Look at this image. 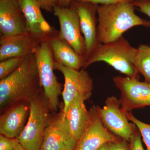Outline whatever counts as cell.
I'll list each match as a JSON object with an SVG mask.
<instances>
[{"label":"cell","instance_id":"obj_1","mask_svg":"<svg viewBox=\"0 0 150 150\" xmlns=\"http://www.w3.org/2000/svg\"><path fill=\"white\" fill-rule=\"evenodd\" d=\"M43 90L36 59L33 54L26 57L12 74L0 80L1 114L14 105L30 103Z\"/></svg>","mask_w":150,"mask_h":150},{"label":"cell","instance_id":"obj_2","mask_svg":"<svg viewBox=\"0 0 150 150\" xmlns=\"http://www.w3.org/2000/svg\"><path fill=\"white\" fill-rule=\"evenodd\" d=\"M132 4L98 5V8L97 40L107 43L117 40L132 28L142 26L150 28V21L135 13Z\"/></svg>","mask_w":150,"mask_h":150},{"label":"cell","instance_id":"obj_3","mask_svg":"<svg viewBox=\"0 0 150 150\" xmlns=\"http://www.w3.org/2000/svg\"><path fill=\"white\" fill-rule=\"evenodd\" d=\"M137 49L123 36L109 43H98L87 56L83 68L104 62L126 76L139 79L140 74L134 64Z\"/></svg>","mask_w":150,"mask_h":150},{"label":"cell","instance_id":"obj_4","mask_svg":"<svg viewBox=\"0 0 150 150\" xmlns=\"http://www.w3.org/2000/svg\"><path fill=\"white\" fill-rule=\"evenodd\" d=\"M51 111L43 90L30 102L29 117L25 127L17 138L27 150H40Z\"/></svg>","mask_w":150,"mask_h":150},{"label":"cell","instance_id":"obj_5","mask_svg":"<svg viewBox=\"0 0 150 150\" xmlns=\"http://www.w3.org/2000/svg\"><path fill=\"white\" fill-rule=\"evenodd\" d=\"M40 84L48 99L51 111L56 112L59 106V97L63 89L54 73V60L48 43L43 41L34 53Z\"/></svg>","mask_w":150,"mask_h":150},{"label":"cell","instance_id":"obj_6","mask_svg":"<svg viewBox=\"0 0 150 150\" xmlns=\"http://www.w3.org/2000/svg\"><path fill=\"white\" fill-rule=\"evenodd\" d=\"M54 69L60 71L64 78L62 95L64 102L63 110L65 115L70 103L76 97L82 96L86 100L90 98L93 90V80L83 68L74 69L54 62Z\"/></svg>","mask_w":150,"mask_h":150},{"label":"cell","instance_id":"obj_7","mask_svg":"<svg viewBox=\"0 0 150 150\" xmlns=\"http://www.w3.org/2000/svg\"><path fill=\"white\" fill-rule=\"evenodd\" d=\"M112 81L121 92L119 100L125 113L150 106V84L136 78L121 76L114 77Z\"/></svg>","mask_w":150,"mask_h":150},{"label":"cell","instance_id":"obj_8","mask_svg":"<svg viewBox=\"0 0 150 150\" xmlns=\"http://www.w3.org/2000/svg\"><path fill=\"white\" fill-rule=\"evenodd\" d=\"M96 108L105 127L112 134L129 142L138 128L134 123L129 122L126 113L121 109L119 99L114 96L108 97L102 108Z\"/></svg>","mask_w":150,"mask_h":150},{"label":"cell","instance_id":"obj_9","mask_svg":"<svg viewBox=\"0 0 150 150\" xmlns=\"http://www.w3.org/2000/svg\"><path fill=\"white\" fill-rule=\"evenodd\" d=\"M53 13L59 20L60 36L86 61V47L76 12L70 7H63L58 5L54 8Z\"/></svg>","mask_w":150,"mask_h":150},{"label":"cell","instance_id":"obj_10","mask_svg":"<svg viewBox=\"0 0 150 150\" xmlns=\"http://www.w3.org/2000/svg\"><path fill=\"white\" fill-rule=\"evenodd\" d=\"M89 112L88 122L75 150H98L106 143L118 141L115 135L105 127L96 106H91Z\"/></svg>","mask_w":150,"mask_h":150},{"label":"cell","instance_id":"obj_11","mask_svg":"<svg viewBox=\"0 0 150 150\" xmlns=\"http://www.w3.org/2000/svg\"><path fill=\"white\" fill-rule=\"evenodd\" d=\"M25 18L27 32L42 42L59 32L44 18L37 0H16Z\"/></svg>","mask_w":150,"mask_h":150},{"label":"cell","instance_id":"obj_12","mask_svg":"<svg viewBox=\"0 0 150 150\" xmlns=\"http://www.w3.org/2000/svg\"><path fill=\"white\" fill-rule=\"evenodd\" d=\"M98 4L82 0H71L69 7L76 12L86 47L87 56L98 43L97 40Z\"/></svg>","mask_w":150,"mask_h":150},{"label":"cell","instance_id":"obj_13","mask_svg":"<svg viewBox=\"0 0 150 150\" xmlns=\"http://www.w3.org/2000/svg\"><path fill=\"white\" fill-rule=\"evenodd\" d=\"M42 41L28 32L0 37V62L34 54Z\"/></svg>","mask_w":150,"mask_h":150},{"label":"cell","instance_id":"obj_14","mask_svg":"<svg viewBox=\"0 0 150 150\" xmlns=\"http://www.w3.org/2000/svg\"><path fill=\"white\" fill-rule=\"evenodd\" d=\"M72 137L69 122L62 110L51 117L40 150H63Z\"/></svg>","mask_w":150,"mask_h":150},{"label":"cell","instance_id":"obj_15","mask_svg":"<svg viewBox=\"0 0 150 150\" xmlns=\"http://www.w3.org/2000/svg\"><path fill=\"white\" fill-rule=\"evenodd\" d=\"M27 32L25 18L16 0H0L1 35Z\"/></svg>","mask_w":150,"mask_h":150},{"label":"cell","instance_id":"obj_16","mask_svg":"<svg viewBox=\"0 0 150 150\" xmlns=\"http://www.w3.org/2000/svg\"><path fill=\"white\" fill-rule=\"evenodd\" d=\"M30 103L12 105L1 114L0 133L10 138H17L23 130L29 117Z\"/></svg>","mask_w":150,"mask_h":150},{"label":"cell","instance_id":"obj_17","mask_svg":"<svg viewBox=\"0 0 150 150\" xmlns=\"http://www.w3.org/2000/svg\"><path fill=\"white\" fill-rule=\"evenodd\" d=\"M51 48L54 62L63 66L75 70L83 68L85 59L75 51L74 49L59 34H56L46 40Z\"/></svg>","mask_w":150,"mask_h":150},{"label":"cell","instance_id":"obj_18","mask_svg":"<svg viewBox=\"0 0 150 150\" xmlns=\"http://www.w3.org/2000/svg\"><path fill=\"white\" fill-rule=\"evenodd\" d=\"M86 100L83 97H77L70 103L65 113L71 135L77 141L81 137L88 121L89 112L84 103Z\"/></svg>","mask_w":150,"mask_h":150},{"label":"cell","instance_id":"obj_19","mask_svg":"<svg viewBox=\"0 0 150 150\" xmlns=\"http://www.w3.org/2000/svg\"><path fill=\"white\" fill-rule=\"evenodd\" d=\"M134 64L145 81L150 84V46L140 45L137 48L134 58Z\"/></svg>","mask_w":150,"mask_h":150},{"label":"cell","instance_id":"obj_20","mask_svg":"<svg viewBox=\"0 0 150 150\" xmlns=\"http://www.w3.org/2000/svg\"><path fill=\"white\" fill-rule=\"evenodd\" d=\"M26 57H14L0 62V80L12 74L24 62Z\"/></svg>","mask_w":150,"mask_h":150},{"label":"cell","instance_id":"obj_21","mask_svg":"<svg viewBox=\"0 0 150 150\" xmlns=\"http://www.w3.org/2000/svg\"><path fill=\"white\" fill-rule=\"evenodd\" d=\"M129 121L134 123L138 128L144 142L146 146L147 150H150V124L142 122L134 116L132 112H126Z\"/></svg>","mask_w":150,"mask_h":150},{"label":"cell","instance_id":"obj_22","mask_svg":"<svg viewBox=\"0 0 150 150\" xmlns=\"http://www.w3.org/2000/svg\"><path fill=\"white\" fill-rule=\"evenodd\" d=\"M19 143L17 138H10L1 134L0 150H13Z\"/></svg>","mask_w":150,"mask_h":150},{"label":"cell","instance_id":"obj_23","mask_svg":"<svg viewBox=\"0 0 150 150\" xmlns=\"http://www.w3.org/2000/svg\"><path fill=\"white\" fill-rule=\"evenodd\" d=\"M141 136L138 129L129 140V150H145L142 145Z\"/></svg>","mask_w":150,"mask_h":150},{"label":"cell","instance_id":"obj_24","mask_svg":"<svg viewBox=\"0 0 150 150\" xmlns=\"http://www.w3.org/2000/svg\"><path fill=\"white\" fill-rule=\"evenodd\" d=\"M132 4L141 12L150 18V0H135Z\"/></svg>","mask_w":150,"mask_h":150},{"label":"cell","instance_id":"obj_25","mask_svg":"<svg viewBox=\"0 0 150 150\" xmlns=\"http://www.w3.org/2000/svg\"><path fill=\"white\" fill-rule=\"evenodd\" d=\"M41 9L47 12H54V8L59 5V0H37Z\"/></svg>","mask_w":150,"mask_h":150},{"label":"cell","instance_id":"obj_26","mask_svg":"<svg viewBox=\"0 0 150 150\" xmlns=\"http://www.w3.org/2000/svg\"><path fill=\"white\" fill-rule=\"evenodd\" d=\"M85 1L90 2L98 5H108L121 3L133 4L135 0H82Z\"/></svg>","mask_w":150,"mask_h":150},{"label":"cell","instance_id":"obj_27","mask_svg":"<svg viewBox=\"0 0 150 150\" xmlns=\"http://www.w3.org/2000/svg\"><path fill=\"white\" fill-rule=\"evenodd\" d=\"M127 141H115L108 143L109 150H129V146L126 143Z\"/></svg>","mask_w":150,"mask_h":150},{"label":"cell","instance_id":"obj_28","mask_svg":"<svg viewBox=\"0 0 150 150\" xmlns=\"http://www.w3.org/2000/svg\"><path fill=\"white\" fill-rule=\"evenodd\" d=\"M78 141L74 137H72L67 142V144L63 150H75Z\"/></svg>","mask_w":150,"mask_h":150},{"label":"cell","instance_id":"obj_29","mask_svg":"<svg viewBox=\"0 0 150 150\" xmlns=\"http://www.w3.org/2000/svg\"><path fill=\"white\" fill-rule=\"evenodd\" d=\"M71 0H59V6L63 7H69Z\"/></svg>","mask_w":150,"mask_h":150},{"label":"cell","instance_id":"obj_30","mask_svg":"<svg viewBox=\"0 0 150 150\" xmlns=\"http://www.w3.org/2000/svg\"><path fill=\"white\" fill-rule=\"evenodd\" d=\"M13 150H27L25 149L20 144L18 143L17 145H16V147Z\"/></svg>","mask_w":150,"mask_h":150},{"label":"cell","instance_id":"obj_31","mask_svg":"<svg viewBox=\"0 0 150 150\" xmlns=\"http://www.w3.org/2000/svg\"><path fill=\"white\" fill-rule=\"evenodd\" d=\"M98 150H109L108 143H106L103 145Z\"/></svg>","mask_w":150,"mask_h":150}]
</instances>
